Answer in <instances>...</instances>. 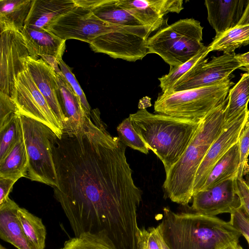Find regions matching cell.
Returning a JSON list of instances; mask_svg holds the SVG:
<instances>
[{"mask_svg": "<svg viewBox=\"0 0 249 249\" xmlns=\"http://www.w3.org/2000/svg\"><path fill=\"white\" fill-rule=\"evenodd\" d=\"M107 128L95 108L78 129L56 137L54 196L75 236L103 232L117 249H141L137 211L142 192L132 178L126 146Z\"/></svg>", "mask_w": 249, "mask_h": 249, "instance_id": "obj_1", "label": "cell"}, {"mask_svg": "<svg viewBox=\"0 0 249 249\" xmlns=\"http://www.w3.org/2000/svg\"><path fill=\"white\" fill-rule=\"evenodd\" d=\"M163 211L156 228L170 249H230L238 244L242 234L229 222L194 212Z\"/></svg>", "mask_w": 249, "mask_h": 249, "instance_id": "obj_2", "label": "cell"}, {"mask_svg": "<svg viewBox=\"0 0 249 249\" xmlns=\"http://www.w3.org/2000/svg\"><path fill=\"white\" fill-rule=\"evenodd\" d=\"M227 103V97L202 120L182 156L165 173L163 188L165 195L172 201L186 205L192 199L197 170L226 124Z\"/></svg>", "mask_w": 249, "mask_h": 249, "instance_id": "obj_3", "label": "cell"}, {"mask_svg": "<svg viewBox=\"0 0 249 249\" xmlns=\"http://www.w3.org/2000/svg\"><path fill=\"white\" fill-rule=\"evenodd\" d=\"M129 117L148 148L162 162L165 173L182 156L202 121L154 114L146 108Z\"/></svg>", "mask_w": 249, "mask_h": 249, "instance_id": "obj_4", "label": "cell"}, {"mask_svg": "<svg viewBox=\"0 0 249 249\" xmlns=\"http://www.w3.org/2000/svg\"><path fill=\"white\" fill-rule=\"evenodd\" d=\"M202 31L200 22L194 18L179 19L148 37V53L159 55L170 66H178L206 47L202 43Z\"/></svg>", "mask_w": 249, "mask_h": 249, "instance_id": "obj_5", "label": "cell"}, {"mask_svg": "<svg viewBox=\"0 0 249 249\" xmlns=\"http://www.w3.org/2000/svg\"><path fill=\"white\" fill-rule=\"evenodd\" d=\"M234 83L229 78L216 85L159 94L155 102V112L201 121L223 102Z\"/></svg>", "mask_w": 249, "mask_h": 249, "instance_id": "obj_6", "label": "cell"}, {"mask_svg": "<svg viewBox=\"0 0 249 249\" xmlns=\"http://www.w3.org/2000/svg\"><path fill=\"white\" fill-rule=\"evenodd\" d=\"M28 159L25 178L52 186L58 185L53 145L57 137L47 125L20 115Z\"/></svg>", "mask_w": 249, "mask_h": 249, "instance_id": "obj_7", "label": "cell"}, {"mask_svg": "<svg viewBox=\"0 0 249 249\" xmlns=\"http://www.w3.org/2000/svg\"><path fill=\"white\" fill-rule=\"evenodd\" d=\"M130 26H123L104 21L89 9L76 5L60 17L47 31L62 39H74L90 43L97 37Z\"/></svg>", "mask_w": 249, "mask_h": 249, "instance_id": "obj_8", "label": "cell"}, {"mask_svg": "<svg viewBox=\"0 0 249 249\" xmlns=\"http://www.w3.org/2000/svg\"><path fill=\"white\" fill-rule=\"evenodd\" d=\"M152 32L148 26L127 27L102 35L89 43V46L95 53L135 62L148 54L147 41Z\"/></svg>", "mask_w": 249, "mask_h": 249, "instance_id": "obj_9", "label": "cell"}, {"mask_svg": "<svg viewBox=\"0 0 249 249\" xmlns=\"http://www.w3.org/2000/svg\"><path fill=\"white\" fill-rule=\"evenodd\" d=\"M11 98L20 115L44 124L58 139L61 138L63 127L27 70L20 73L16 79Z\"/></svg>", "mask_w": 249, "mask_h": 249, "instance_id": "obj_10", "label": "cell"}, {"mask_svg": "<svg viewBox=\"0 0 249 249\" xmlns=\"http://www.w3.org/2000/svg\"><path fill=\"white\" fill-rule=\"evenodd\" d=\"M0 43V93L11 97L15 80L27 70L30 54L20 32L1 31Z\"/></svg>", "mask_w": 249, "mask_h": 249, "instance_id": "obj_11", "label": "cell"}, {"mask_svg": "<svg viewBox=\"0 0 249 249\" xmlns=\"http://www.w3.org/2000/svg\"><path fill=\"white\" fill-rule=\"evenodd\" d=\"M249 118V110L247 108L235 118L226 122L224 128L210 146L197 170L193 184V195L201 190L218 160L238 142Z\"/></svg>", "mask_w": 249, "mask_h": 249, "instance_id": "obj_12", "label": "cell"}, {"mask_svg": "<svg viewBox=\"0 0 249 249\" xmlns=\"http://www.w3.org/2000/svg\"><path fill=\"white\" fill-rule=\"evenodd\" d=\"M231 178L193 195L191 208L193 212L215 216L222 213H231L241 205L236 193L234 180Z\"/></svg>", "mask_w": 249, "mask_h": 249, "instance_id": "obj_13", "label": "cell"}, {"mask_svg": "<svg viewBox=\"0 0 249 249\" xmlns=\"http://www.w3.org/2000/svg\"><path fill=\"white\" fill-rule=\"evenodd\" d=\"M206 59L201 62L189 77L176 87L173 92L216 85L229 78L233 71L242 67L233 53H224L213 57L209 62Z\"/></svg>", "mask_w": 249, "mask_h": 249, "instance_id": "obj_14", "label": "cell"}, {"mask_svg": "<svg viewBox=\"0 0 249 249\" xmlns=\"http://www.w3.org/2000/svg\"><path fill=\"white\" fill-rule=\"evenodd\" d=\"M182 0H119V4L152 32L160 28L168 13H180Z\"/></svg>", "mask_w": 249, "mask_h": 249, "instance_id": "obj_15", "label": "cell"}, {"mask_svg": "<svg viewBox=\"0 0 249 249\" xmlns=\"http://www.w3.org/2000/svg\"><path fill=\"white\" fill-rule=\"evenodd\" d=\"M26 66L35 83L63 127L66 118L58 99L55 71L41 58L36 59L29 56Z\"/></svg>", "mask_w": 249, "mask_h": 249, "instance_id": "obj_16", "label": "cell"}, {"mask_svg": "<svg viewBox=\"0 0 249 249\" xmlns=\"http://www.w3.org/2000/svg\"><path fill=\"white\" fill-rule=\"evenodd\" d=\"M249 0H206L207 19L217 37L237 26Z\"/></svg>", "mask_w": 249, "mask_h": 249, "instance_id": "obj_17", "label": "cell"}, {"mask_svg": "<svg viewBox=\"0 0 249 249\" xmlns=\"http://www.w3.org/2000/svg\"><path fill=\"white\" fill-rule=\"evenodd\" d=\"M76 6L74 0H32L24 27L47 31L53 22Z\"/></svg>", "mask_w": 249, "mask_h": 249, "instance_id": "obj_18", "label": "cell"}, {"mask_svg": "<svg viewBox=\"0 0 249 249\" xmlns=\"http://www.w3.org/2000/svg\"><path fill=\"white\" fill-rule=\"evenodd\" d=\"M30 56L36 59L53 57L58 62L62 59L65 50V40L45 30H37L28 27L21 32Z\"/></svg>", "mask_w": 249, "mask_h": 249, "instance_id": "obj_19", "label": "cell"}, {"mask_svg": "<svg viewBox=\"0 0 249 249\" xmlns=\"http://www.w3.org/2000/svg\"><path fill=\"white\" fill-rule=\"evenodd\" d=\"M58 101L66 118L63 130H74L84 123L86 116L79 98L68 84L61 71L55 72Z\"/></svg>", "mask_w": 249, "mask_h": 249, "instance_id": "obj_20", "label": "cell"}, {"mask_svg": "<svg viewBox=\"0 0 249 249\" xmlns=\"http://www.w3.org/2000/svg\"><path fill=\"white\" fill-rule=\"evenodd\" d=\"M19 206L9 197L0 205V237L18 249H34L18 216Z\"/></svg>", "mask_w": 249, "mask_h": 249, "instance_id": "obj_21", "label": "cell"}, {"mask_svg": "<svg viewBox=\"0 0 249 249\" xmlns=\"http://www.w3.org/2000/svg\"><path fill=\"white\" fill-rule=\"evenodd\" d=\"M74 1L76 5L91 10L99 18L108 23L123 26H144L128 11L119 5V0Z\"/></svg>", "mask_w": 249, "mask_h": 249, "instance_id": "obj_22", "label": "cell"}, {"mask_svg": "<svg viewBox=\"0 0 249 249\" xmlns=\"http://www.w3.org/2000/svg\"><path fill=\"white\" fill-rule=\"evenodd\" d=\"M32 2V0H0V31L13 30L21 32Z\"/></svg>", "mask_w": 249, "mask_h": 249, "instance_id": "obj_23", "label": "cell"}, {"mask_svg": "<svg viewBox=\"0 0 249 249\" xmlns=\"http://www.w3.org/2000/svg\"><path fill=\"white\" fill-rule=\"evenodd\" d=\"M239 162L238 142L215 163L200 190L213 187L230 178H237Z\"/></svg>", "mask_w": 249, "mask_h": 249, "instance_id": "obj_24", "label": "cell"}, {"mask_svg": "<svg viewBox=\"0 0 249 249\" xmlns=\"http://www.w3.org/2000/svg\"><path fill=\"white\" fill-rule=\"evenodd\" d=\"M210 52L208 46L186 62L178 66H170L169 72L158 79L162 93H169L185 81Z\"/></svg>", "mask_w": 249, "mask_h": 249, "instance_id": "obj_25", "label": "cell"}, {"mask_svg": "<svg viewBox=\"0 0 249 249\" xmlns=\"http://www.w3.org/2000/svg\"><path fill=\"white\" fill-rule=\"evenodd\" d=\"M28 159L23 133L5 158L0 162V177L9 178L17 181L25 177Z\"/></svg>", "mask_w": 249, "mask_h": 249, "instance_id": "obj_26", "label": "cell"}, {"mask_svg": "<svg viewBox=\"0 0 249 249\" xmlns=\"http://www.w3.org/2000/svg\"><path fill=\"white\" fill-rule=\"evenodd\" d=\"M249 44V25L236 26L214 37L208 46L210 52L221 51L224 53H233L235 50Z\"/></svg>", "mask_w": 249, "mask_h": 249, "instance_id": "obj_27", "label": "cell"}, {"mask_svg": "<svg viewBox=\"0 0 249 249\" xmlns=\"http://www.w3.org/2000/svg\"><path fill=\"white\" fill-rule=\"evenodd\" d=\"M225 109V120L235 118L248 108L249 102V74H242L240 80L229 90Z\"/></svg>", "mask_w": 249, "mask_h": 249, "instance_id": "obj_28", "label": "cell"}, {"mask_svg": "<svg viewBox=\"0 0 249 249\" xmlns=\"http://www.w3.org/2000/svg\"><path fill=\"white\" fill-rule=\"evenodd\" d=\"M18 216L24 233L34 249H44L47 231L42 219L21 207L18 210Z\"/></svg>", "mask_w": 249, "mask_h": 249, "instance_id": "obj_29", "label": "cell"}, {"mask_svg": "<svg viewBox=\"0 0 249 249\" xmlns=\"http://www.w3.org/2000/svg\"><path fill=\"white\" fill-rule=\"evenodd\" d=\"M59 249H117L103 232L82 233L67 240Z\"/></svg>", "mask_w": 249, "mask_h": 249, "instance_id": "obj_30", "label": "cell"}, {"mask_svg": "<svg viewBox=\"0 0 249 249\" xmlns=\"http://www.w3.org/2000/svg\"><path fill=\"white\" fill-rule=\"evenodd\" d=\"M22 134L20 115L17 114L0 128V162L2 161Z\"/></svg>", "mask_w": 249, "mask_h": 249, "instance_id": "obj_31", "label": "cell"}, {"mask_svg": "<svg viewBox=\"0 0 249 249\" xmlns=\"http://www.w3.org/2000/svg\"><path fill=\"white\" fill-rule=\"evenodd\" d=\"M118 138L125 146L147 154L149 149L134 128L128 116L119 124L117 127Z\"/></svg>", "mask_w": 249, "mask_h": 249, "instance_id": "obj_32", "label": "cell"}, {"mask_svg": "<svg viewBox=\"0 0 249 249\" xmlns=\"http://www.w3.org/2000/svg\"><path fill=\"white\" fill-rule=\"evenodd\" d=\"M240 162L237 178H243L249 172V118L247 121L238 140Z\"/></svg>", "mask_w": 249, "mask_h": 249, "instance_id": "obj_33", "label": "cell"}, {"mask_svg": "<svg viewBox=\"0 0 249 249\" xmlns=\"http://www.w3.org/2000/svg\"><path fill=\"white\" fill-rule=\"evenodd\" d=\"M58 65L66 81L79 98L82 107L86 114L90 115L91 111V107L87 100L84 92L70 68L64 62L62 59L59 60Z\"/></svg>", "mask_w": 249, "mask_h": 249, "instance_id": "obj_34", "label": "cell"}, {"mask_svg": "<svg viewBox=\"0 0 249 249\" xmlns=\"http://www.w3.org/2000/svg\"><path fill=\"white\" fill-rule=\"evenodd\" d=\"M229 222L244 236L249 245V216L241 205L231 213Z\"/></svg>", "mask_w": 249, "mask_h": 249, "instance_id": "obj_35", "label": "cell"}, {"mask_svg": "<svg viewBox=\"0 0 249 249\" xmlns=\"http://www.w3.org/2000/svg\"><path fill=\"white\" fill-rule=\"evenodd\" d=\"M17 114L19 115L12 98L0 93V128L7 124Z\"/></svg>", "mask_w": 249, "mask_h": 249, "instance_id": "obj_36", "label": "cell"}, {"mask_svg": "<svg viewBox=\"0 0 249 249\" xmlns=\"http://www.w3.org/2000/svg\"><path fill=\"white\" fill-rule=\"evenodd\" d=\"M140 235L142 249H163L156 228L141 229Z\"/></svg>", "mask_w": 249, "mask_h": 249, "instance_id": "obj_37", "label": "cell"}, {"mask_svg": "<svg viewBox=\"0 0 249 249\" xmlns=\"http://www.w3.org/2000/svg\"><path fill=\"white\" fill-rule=\"evenodd\" d=\"M234 186L241 206L249 216V185L243 178H236L234 180Z\"/></svg>", "mask_w": 249, "mask_h": 249, "instance_id": "obj_38", "label": "cell"}, {"mask_svg": "<svg viewBox=\"0 0 249 249\" xmlns=\"http://www.w3.org/2000/svg\"><path fill=\"white\" fill-rule=\"evenodd\" d=\"M17 181L11 178L0 177V205L9 197L13 185Z\"/></svg>", "mask_w": 249, "mask_h": 249, "instance_id": "obj_39", "label": "cell"}, {"mask_svg": "<svg viewBox=\"0 0 249 249\" xmlns=\"http://www.w3.org/2000/svg\"><path fill=\"white\" fill-rule=\"evenodd\" d=\"M249 25V0L242 17L237 25Z\"/></svg>", "mask_w": 249, "mask_h": 249, "instance_id": "obj_40", "label": "cell"}, {"mask_svg": "<svg viewBox=\"0 0 249 249\" xmlns=\"http://www.w3.org/2000/svg\"><path fill=\"white\" fill-rule=\"evenodd\" d=\"M235 56L242 67L249 65V52L243 54H235Z\"/></svg>", "mask_w": 249, "mask_h": 249, "instance_id": "obj_41", "label": "cell"}, {"mask_svg": "<svg viewBox=\"0 0 249 249\" xmlns=\"http://www.w3.org/2000/svg\"><path fill=\"white\" fill-rule=\"evenodd\" d=\"M159 232V231H158ZM159 235H160V241L161 242V245H162V249H170L166 245V244L164 243V241L163 240L161 235H160V233L159 232Z\"/></svg>", "mask_w": 249, "mask_h": 249, "instance_id": "obj_42", "label": "cell"}, {"mask_svg": "<svg viewBox=\"0 0 249 249\" xmlns=\"http://www.w3.org/2000/svg\"><path fill=\"white\" fill-rule=\"evenodd\" d=\"M242 70L245 71L249 74V65L240 68Z\"/></svg>", "mask_w": 249, "mask_h": 249, "instance_id": "obj_43", "label": "cell"}, {"mask_svg": "<svg viewBox=\"0 0 249 249\" xmlns=\"http://www.w3.org/2000/svg\"><path fill=\"white\" fill-rule=\"evenodd\" d=\"M246 181L249 185V172L245 175Z\"/></svg>", "mask_w": 249, "mask_h": 249, "instance_id": "obj_44", "label": "cell"}, {"mask_svg": "<svg viewBox=\"0 0 249 249\" xmlns=\"http://www.w3.org/2000/svg\"><path fill=\"white\" fill-rule=\"evenodd\" d=\"M230 249H243L239 244H238L236 246L231 248Z\"/></svg>", "mask_w": 249, "mask_h": 249, "instance_id": "obj_45", "label": "cell"}, {"mask_svg": "<svg viewBox=\"0 0 249 249\" xmlns=\"http://www.w3.org/2000/svg\"><path fill=\"white\" fill-rule=\"evenodd\" d=\"M0 249H7L5 247L3 246L1 244L0 245Z\"/></svg>", "mask_w": 249, "mask_h": 249, "instance_id": "obj_46", "label": "cell"}]
</instances>
